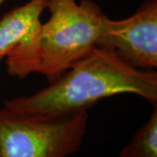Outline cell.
Wrapping results in <instances>:
<instances>
[{
	"label": "cell",
	"mask_w": 157,
	"mask_h": 157,
	"mask_svg": "<svg viewBox=\"0 0 157 157\" xmlns=\"http://www.w3.org/2000/svg\"><path fill=\"white\" fill-rule=\"evenodd\" d=\"M125 94L157 105V73L134 67L112 51L96 47L47 87L7 100L4 107L25 116L53 118L87 111L106 98Z\"/></svg>",
	"instance_id": "6da1fadb"
},
{
	"label": "cell",
	"mask_w": 157,
	"mask_h": 157,
	"mask_svg": "<svg viewBox=\"0 0 157 157\" xmlns=\"http://www.w3.org/2000/svg\"><path fill=\"white\" fill-rule=\"evenodd\" d=\"M49 19L30 44L6 55L7 73L43 75L51 84L95 49L105 14L92 0H49Z\"/></svg>",
	"instance_id": "7a4b0ae2"
},
{
	"label": "cell",
	"mask_w": 157,
	"mask_h": 157,
	"mask_svg": "<svg viewBox=\"0 0 157 157\" xmlns=\"http://www.w3.org/2000/svg\"><path fill=\"white\" fill-rule=\"evenodd\" d=\"M87 111L35 118L0 107V157H67L80 149Z\"/></svg>",
	"instance_id": "3957f363"
},
{
	"label": "cell",
	"mask_w": 157,
	"mask_h": 157,
	"mask_svg": "<svg viewBox=\"0 0 157 157\" xmlns=\"http://www.w3.org/2000/svg\"><path fill=\"white\" fill-rule=\"evenodd\" d=\"M96 46L112 51L141 70L157 67V0H145L133 15L121 20L102 17Z\"/></svg>",
	"instance_id": "277c9868"
},
{
	"label": "cell",
	"mask_w": 157,
	"mask_h": 157,
	"mask_svg": "<svg viewBox=\"0 0 157 157\" xmlns=\"http://www.w3.org/2000/svg\"><path fill=\"white\" fill-rule=\"evenodd\" d=\"M119 157H157V105Z\"/></svg>",
	"instance_id": "8992f818"
},
{
	"label": "cell",
	"mask_w": 157,
	"mask_h": 157,
	"mask_svg": "<svg viewBox=\"0 0 157 157\" xmlns=\"http://www.w3.org/2000/svg\"><path fill=\"white\" fill-rule=\"evenodd\" d=\"M5 1H6V0H0V6H1V5H2V4L5 2Z\"/></svg>",
	"instance_id": "52a82bcc"
},
{
	"label": "cell",
	"mask_w": 157,
	"mask_h": 157,
	"mask_svg": "<svg viewBox=\"0 0 157 157\" xmlns=\"http://www.w3.org/2000/svg\"><path fill=\"white\" fill-rule=\"evenodd\" d=\"M49 0H31L14 8L0 19V62L11 51L30 44L37 37L40 17Z\"/></svg>",
	"instance_id": "5b68a950"
}]
</instances>
